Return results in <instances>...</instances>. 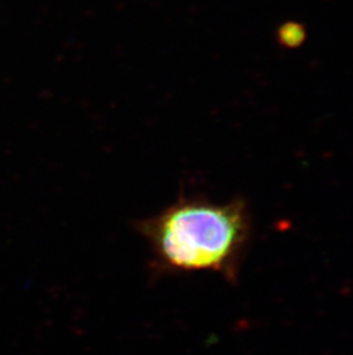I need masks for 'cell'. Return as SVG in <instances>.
<instances>
[{
    "mask_svg": "<svg viewBox=\"0 0 353 355\" xmlns=\"http://www.w3.org/2000/svg\"><path fill=\"white\" fill-rule=\"evenodd\" d=\"M138 230L164 272H215L234 281L251 225L244 201L219 204L192 196L139 222Z\"/></svg>",
    "mask_w": 353,
    "mask_h": 355,
    "instance_id": "1",
    "label": "cell"
}]
</instances>
